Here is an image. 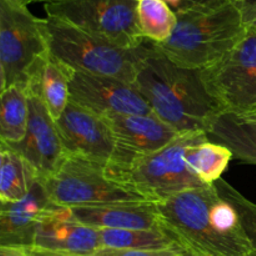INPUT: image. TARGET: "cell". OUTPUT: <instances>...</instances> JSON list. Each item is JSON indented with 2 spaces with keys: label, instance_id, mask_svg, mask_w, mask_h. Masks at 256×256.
Returning a JSON list of instances; mask_svg holds the SVG:
<instances>
[{
  "label": "cell",
  "instance_id": "9a60e30c",
  "mask_svg": "<svg viewBox=\"0 0 256 256\" xmlns=\"http://www.w3.org/2000/svg\"><path fill=\"white\" fill-rule=\"evenodd\" d=\"M34 248L82 256H92L102 249L100 230L82 224L62 208L42 222Z\"/></svg>",
  "mask_w": 256,
  "mask_h": 256
},
{
  "label": "cell",
  "instance_id": "2e32d148",
  "mask_svg": "<svg viewBox=\"0 0 256 256\" xmlns=\"http://www.w3.org/2000/svg\"><path fill=\"white\" fill-rule=\"evenodd\" d=\"M70 212L78 222L98 230L155 229L162 226L156 204L152 202L74 208Z\"/></svg>",
  "mask_w": 256,
  "mask_h": 256
},
{
  "label": "cell",
  "instance_id": "7402d4cb",
  "mask_svg": "<svg viewBox=\"0 0 256 256\" xmlns=\"http://www.w3.org/2000/svg\"><path fill=\"white\" fill-rule=\"evenodd\" d=\"M102 248L134 250H165L182 246L162 226L155 229L100 230ZM184 248V246H182Z\"/></svg>",
  "mask_w": 256,
  "mask_h": 256
},
{
  "label": "cell",
  "instance_id": "9c48e42d",
  "mask_svg": "<svg viewBox=\"0 0 256 256\" xmlns=\"http://www.w3.org/2000/svg\"><path fill=\"white\" fill-rule=\"evenodd\" d=\"M138 0H62L45 5L49 18L62 20L126 49L145 42L138 28Z\"/></svg>",
  "mask_w": 256,
  "mask_h": 256
},
{
  "label": "cell",
  "instance_id": "44dd1931",
  "mask_svg": "<svg viewBox=\"0 0 256 256\" xmlns=\"http://www.w3.org/2000/svg\"><path fill=\"white\" fill-rule=\"evenodd\" d=\"M232 159L234 155L226 146L210 140L192 145L185 154L188 169L204 185L219 182Z\"/></svg>",
  "mask_w": 256,
  "mask_h": 256
},
{
  "label": "cell",
  "instance_id": "8fae6325",
  "mask_svg": "<svg viewBox=\"0 0 256 256\" xmlns=\"http://www.w3.org/2000/svg\"><path fill=\"white\" fill-rule=\"evenodd\" d=\"M56 124L68 155L112 164L118 145L104 118L70 100Z\"/></svg>",
  "mask_w": 256,
  "mask_h": 256
},
{
  "label": "cell",
  "instance_id": "4dcf8cb0",
  "mask_svg": "<svg viewBox=\"0 0 256 256\" xmlns=\"http://www.w3.org/2000/svg\"><path fill=\"white\" fill-rule=\"evenodd\" d=\"M178 256H198V255L194 254V252H190V250L184 249Z\"/></svg>",
  "mask_w": 256,
  "mask_h": 256
},
{
  "label": "cell",
  "instance_id": "277c9868",
  "mask_svg": "<svg viewBox=\"0 0 256 256\" xmlns=\"http://www.w3.org/2000/svg\"><path fill=\"white\" fill-rule=\"evenodd\" d=\"M44 22L52 58L76 72L134 84L140 48L126 49L55 18L46 16Z\"/></svg>",
  "mask_w": 256,
  "mask_h": 256
},
{
  "label": "cell",
  "instance_id": "1f68e13d",
  "mask_svg": "<svg viewBox=\"0 0 256 256\" xmlns=\"http://www.w3.org/2000/svg\"><path fill=\"white\" fill-rule=\"evenodd\" d=\"M245 116H249V118H256V110H255V112H252V114H249V115H245Z\"/></svg>",
  "mask_w": 256,
  "mask_h": 256
},
{
  "label": "cell",
  "instance_id": "d6a6232c",
  "mask_svg": "<svg viewBox=\"0 0 256 256\" xmlns=\"http://www.w3.org/2000/svg\"><path fill=\"white\" fill-rule=\"evenodd\" d=\"M138 2H140V0H138Z\"/></svg>",
  "mask_w": 256,
  "mask_h": 256
},
{
  "label": "cell",
  "instance_id": "603a6c76",
  "mask_svg": "<svg viewBox=\"0 0 256 256\" xmlns=\"http://www.w3.org/2000/svg\"><path fill=\"white\" fill-rule=\"evenodd\" d=\"M136 18L142 36L155 44L166 42L178 25L176 12L164 0H140Z\"/></svg>",
  "mask_w": 256,
  "mask_h": 256
},
{
  "label": "cell",
  "instance_id": "d6986e66",
  "mask_svg": "<svg viewBox=\"0 0 256 256\" xmlns=\"http://www.w3.org/2000/svg\"><path fill=\"white\" fill-rule=\"evenodd\" d=\"M40 179L25 158L0 142V202L25 199Z\"/></svg>",
  "mask_w": 256,
  "mask_h": 256
},
{
  "label": "cell",
  "instance_id": "ba28073f",
  "mask_svg": "<svg viewBox=\"0 0 256 256\" xmlns=\"http://www.w3.org/2000/svg\"><path fill=\"white\" fill-rule=\"evenodd\" d=\"M212 99L230 114L256 110V30L248 29L242 42L210 66L200 70Z\"/></svg>",
  "mask_w": 256,
  "mask_h": 256
},
{
  "label": "cell",
  "instance_id": "ffe728a7",
  "mask_svg": "<svg viewBox=\"0 0 256 256\" xmlns=\"http://www.w3.org/2000/svg\"><path fill=\"white\" fill-rule=\"evenodd\" d=\"M29 118L26 88L15 84L2 90L0 98V142L18 144L22 142L28 132Z\"/></svg>",
  "mask_w": 256,
  "mask_h": 256
},
{
  "label": "cell",
  "instance_id": "cb8c5ba5",
  "mask_svg": "<svg viewBox=\"0 0 256 256\" xmlns=\"http://www.w3.org/2000/svg\"><path fill=\"white\" fill-rule=\"evenodd\" d=\"M215 186L220 195L229 200L236 209L245 234L252 246V256H256V204L246 199L242 192H238L224 179H220L219 182H215Z\"/></svg>",
  "mask_w": 256,
  "mask_h": 256
},
{
  "label": "cell",
  "instance_id": "5b68a950",
  "mask_svg": "<svg viewBox=\"0 0 256 256\" xmlns=\"http://www.w3.org/2000/svg\"><path fill=\"white\" fill-rule=\"evenodd\" d=\"M204 140H209L204 132H182L162 149L136 158L124 169L108 172L148 202H160L186 190L208 186L190 172L185 160L189 146Z\"/></svg>",
  "mask_w": 256,
  "mask_h": 256
},
{
  "label": "cell",
  "instance_id": "484cf974",
  "mask_svg": "<svg viewBox=\"0 0 256 256\" xmlns=\"http://www.w3.org/2000/svg\"><path fill=\"white\" fill-rule=\"evenodd\" d=\"M176 14L184 12H189V10L199 9V8L209 6V5H214L216 2H222V0H164Z\"/></svg>",
  "mask_w": 256,
  "mask_h": 256
},
{
  "label": "cell",
  "instance_id": "7a4b0ae2",
  "mask_svg": "<svg viewBox=\"0 0 256 256\" xmlns=\"http://www.w3.org/2000/svg\"><path fill=\"white\" fill-rule=\"evenodd\" d=\"M134 85L159 119L179 132H206L222 109L208 92L200 70L172 62L145 40L139 49Z\"/></svg>",
  "mask_w": 256,
  "mask_h": 256
},
{
  "label": "cell",
  "instance_id": "3957f363",
  "mask_svg": "<svg viewBox=\"0 0 256 256\" xmlns=\"http://www.w3.org/2000/svg\"><path fill=\"white\" fill-rule=\"evenodd\" d=\"M176 15L172 36L164 44H154L172 62L186 69L202 70L212 65L248 32L239 0H222Z\"/></svg>",
  "mask_w": 256,
  "mask_h": 256
},
{
  "label": "cell",
  "instance_id": "8992f818",
  "mask_svg": "<svg viewBox=\"0 0 256 256\" xmlns=\"http://www.w3.org/2000/svg\"><path fill=\"white\" fill-rule=\"evenodd\" d=\"M50 55L44 19L20 0H0V89L28 84Z\"/></svg>",
  "mask_w": 256,
  "mask_h": 256
},
{
  "label": "cell",
  "instance_id": "7c38bea8",
  "mask_svg": "<svg viewBox=\"0 0 256 256\" xmlns=\"http://www.w3.org/2000/svg\"><path fill=\"white\" fill-rule=\"evenodd\" d=\"M116 140L115 159L108 172L124 169L136 158L152 154L174 142L180 134L155 114H108L102 116Z\"/></svg>",
  "mask_w": 256,
  "mask_h": 256
},
{
  "label": "cell",
  "instance_id": "4fadbf2b",
  "mask_svg": "<svg viewBox=\"0 0 256 256\" xmlns=\"http://www.w3.org/2000/svg\"><path fill=\"white\" fill-rule=\"evenodd\" d=\"M29 94L30 118L24 140L5 144L28 160L39 172L42 182L52 176L69 156L60 138L56 120L52 119L44 102L34 92Z\"/></svg>",
  "mask_w": 256,
  "mask_h": 256
},
{
  "label": "cell",
  "instance_id": "30bf717a",
  "mask_svg": "<svg viewBox=\"0 0 256 256\" xmlns=\"http://www.w3.org/2000/svg\"><path fill=\"white\" fill-rule=\"evenodd\" d=\"M70 69V68H69ZM70 100L100 116L108 114H154L132 82L70 69Z\"/></svg>",
  "mask_w": 256,
  "mask_h": 256
},
{
  "label": "cell",
  "instance_id": "f1b7e54d",
  "mask_svg": "<svg viewBox=\"0 0 256 256\" xmlns=\"http://www.w3.org/2000/svg\"><path fill=\"white\" fill-rule=\"evenodd\" d=\"M30 254H32V256H82L75 254H68V252H52V250L39 249V248H32V249H30Z\"/></svg>",
  "mask_w": 256,
  "mask_h": 256
},
{
  "label": "cell",
  "instance_id": "4316f807",
  "mask_svg": "<svg viewBox=\"0 0 256 256\" xmlns=\"http://www.w3.org/2000/svg\"><path fill=\"white\" fill-rule=\"evenodd\" d=\"M239 6L246 29L256 30V0H239Z\"/></svg>",
  "mask_w": 256,
  "mask_h": 256
},
{
  "label": "cell",
  "instance_id": "6da1fadb",
  "mask_svg": "<svg viewBox=\"0 0 256 256\" xmlns=\"http://www.w3.org/2000/svg\"><path fill=\"white\" fill-rule=\"evenodd\" d=\"M155 204L162 226L198 256H252V246L236 209L215 184Z\"/></svg>",
  "mask_w": 256,
  "mask_h": 256
},
{
  "label": "cell",
  "instance_id": "83f0119b",
  "mask_svg": "<svg viewBox=\"0 0 256 256\" xmlns=\"http://www.w3.org/2000/svg\"><path fill=\"white\" fill-rule=\"evenodd\" d=\"M0 256H32V254L26 248L0 246Z\"/></svg>",
  "mask_w": 256,
  "mask_h": 256
},
{
  "label": "cell",
  "instance_id": "ac0fdd59",
  "mask_svg": "<svg viewBox=\"0 0 256 256\" xmlns=\"http://www.w3.org/2000/svg\"><path fill=\"white\" fill-rule=\"evenodd\" d=\"M70 69L49 55L28 84V92L42 99L54 120H59L70 102Z\"/></svg>",
  "mask_w": 256,
  "mask_h": 256
},
{
  "label": "cell",
  "instance_id": "e0dca14e",
  "mask_svg": "<svg viewBox=\"0 0 256 256\" xmlns=\"http://www.w3.org/2000/svg\"><path fill=\"white\" fill-rule=\"evenodd\" d=\"M210 142L226 146L234 159L256 165V118L222 112L208 128Z\"/></svg>",
  "mask_w": 256,
  "mask_h": 256
},
{
  "label": "cell",
  "instance_id": "f546056e",
  "mask_svg": "<svg viewBox=\"0 0 256 256\" xmlns=\"http://www.w3.org/2000/svg\"><path fill=\"white\" fill-rule=\"evenodd\" d=\"M24 5H30V4H35V2H42V4L46 5V4H54V2H62V0H20Z\"/></svg>",
  "mask_w": 256,
  "mask_h": 256
},
{
  "label": "cell",
  "instance_id": "5bb4252c",
  "mask_svg": "<svg viewBox=\"0 0 256 256\" xmlns=\"http://www.w3.org/2000/svg\"><path fill=\"white\" fill-rule=\"evenodd\" d=\"M62 209L50 199L42 180L25 199L16 202H0V246L32 249L42 222Z\"/></svg>",
  "mask_w": 256,
  "mask_h": 256
},
{
  "label": "cell",
  "instance_id": "d4e9b609",
  "mask_svg": "<svg viewBox=\"0 0 256 256\" xmlns=\"http://www.w3.org/2000/svg\"><path fill=\"white\" fill-rule=\"evenodd\" d=\"M185 248L178 246L165 250H134L102 248L92 256H178Z\"/></svg>",
  "mask_w": 256,
  "mask_h": 256
},
{
  "label": "cell",
  "instance_id": "52a82bcc",
  "mask_svg": "<svg viewBox=\"0 0 256 256\" xmlns=\"http://www.w3.org/2000/svg\"><path fill=\"white\" fill-rule=\"evenodd\" d=\"M42 182L50 199L66 209L148 202L112 179L105 165L74 155H69L62 168Z\"/></svg>",
  "mask_w": 256,
  "mask_h": 256
}]
</instances>
